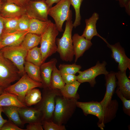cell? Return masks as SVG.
Here are the masks:
<instances>
[{
    "instance_id": "obj_17",
    "label": "cell",
    "mask_w": 130,
    "mask_h": 130,
    "mask_svg": "<svg viewBox=\"0 0 130 130\" xmlns=\"http://www.w3.org/2000/svg\"><path fill=\"white\" fill-rule=\"evenodd\" d=\"M72 38L75 63L85 51L91 47L92 44L91 40L86 39L77 33L74 34Z\"/></svg>"
},
{
    "instance_id": "obj_11",
    "label": "cell",
    "mask_w": 130,
    "mask_h": 130,
    "mask_svg": "<svg viewBox=\"0 0 130 130\" xmlns=\"http://www.w3.org/2000/svg\"><path fill=\"white\" fill-rule=\"evenodd\" d=\"M26 14L31 19L44 21L48 20V11L50 8L45 0H30L25 7Z\"/></svg>"
},
{
    "instance_id": "obj_46",
    "label": "cell",
    "mask_w": 130,
    "mask_h": 130,
    "mask_svg": "<svg viewBox=\"0 0 130 130\" xmlns=\"http://www.w3.org/2000/svg\"></svg>"
},
{
    "instance_id": "obj_35",
    "label": "cell",
    "mask_w": 130,
    "mask_h": 130,
    "mask_svg": "<svg viewBox=\"0 0 130 130\" xmlns=\"http://www.w3.org/2000/svg\"><path fill=\"white\" fill-rule=\"evenodd\" d=\"M116 92L123 103V109L124 113L130 116V100L127 99L122 95L120 90L117 88Z\"/></svg>"
},
{
    "instance_id": "obj_14",
    "label": "cell",
    "mask_w": 130,
    "mask_h": 130,
    "mask_svg": "<svg viewBox=\"0 0 130 130\" xmlns=\"http://www.w3.org/2000/svg\"><path fill=\"white\" fill-rule=\"evenodd\" d=\"M28 31H19L2 33L0 39V49L6 46H15L21 45Z\"/></svg>"
},
{
    "instance_id": "obj_43",
    "label": "cell",
    "mask_w": 130,
    "mask_h": 130,
    "mask_svg": "<svg viewBox=\"0 0 130 130\" xmlns=\"http://www.w3.org/2000/svg\"><path fill=\"white\" fill-rule=\"evenodd\" d=\"M3 18L0 15V39L3 32Z\"/></svg>"
},
{
    "instance_id": "obj_42",
    "label": "cell",
    "mask_w": 130,
    "mask_h": 130,
    "mask_svg": "<svg viewBox=\"0 0 130 130\" xmlns=\"http://www.w3.org/2000/svg\"><path fill=\"white\" fill-rule=\"evenodd\" d=\"M60 0H46L45 1L49 7L50 8L52 6L53 4L55 3H57Z\"/></svg>"
},
{
    "instance_id": "obj_38",
    "label": "cell",
    "mask_w": 130,
    "mask_h": 130,
    "mask_svg": "<svg viewBox=\"0 0 130 130\" xmlns=\"http://www.w3.org/2000/svg\"><path fill=\"white\" fill-rule=\"evenodd\" d=\"M26 130H43L42 123L37 122L28 124L26 126Z\"/></svg>"
},
{
    "instance_id": "obj_28",
    "label": "cell",
    "mask_w": 130,
    "mask_h": 130,
    "mask_svg": "<svg viewBox=\"0 0 130 130\" xmlns=\"http://www.w3.org/2000/svg\"><path fill=\"white\" fill-rule=\"evenodd\" d=\"M41 36L28 32L26 35L21 45L27 51L37 46L40 43Z\"/></svg>"
},
{
    "instance_id": "obj_36",
    "label": "cell",
    "mask_w": 130,
    "mask_h": 130,
    "mask_svg": "<svg viewBox=\"0 0 130 130\" xmlns=\"http://www.w3.org/2000/svg\"><path fill=\"white\" fill-rule=\"evenodd\" d=\"M1 130H26L20 128L8 119L3 125Z\"/></svg>"
},
{
    "instance_id": "obj_24",
    "label": "cell",
    "mask_w": 130,
    "mask_h": 130,
    "mask_svg": "<svg viewBox=\"0 0 130 130\" xmlns=\"http://www.w3.org/2000/svg\"><path fill=\"white\" fill-rule=\"evenodd\" d=\"M81 84L77 80L72 83L65 84L60 90L61 95L68 98H79L77 92Z\"/></svg>"
},
{
    "instance_id": "obj_26",
    "label": "cell",
    "mask_w": 130,
    "mask_h": 130,
    "mask_svg": "<svg viewBox=\"0 0 130 130\" xmlns=\"http://www.w3.org/2000/svg\"><path fill=\"white\" fill-rule=\"evenodd\" d=\"M42 98L41 93L39 89L34 88L29 91L25 97V103L26 106H30L39 103Z\"/></svg>"
},
{
    "instance_id": "obj_40",
    "label": "cell",
    "mask_w": 130,
    "mask_h": 130,
    "mask_svg": "<svg viewBox=\"0 0 130 130\" xmlns=\"http://www.w3.org/2000/svg\"><path fill=\"white\" fill-rule=\"evenodd\" d=\"M20 6L25 7L30 0H4Z\"/></svg>"
},
{
    "instance_id": "obj_32",
    "label": "cell",
    "mask_w": 130,
    "mask_h": 130,
    "mask_svg": "<svg viewBox=\"0 0 130 130\" xmlns=\"http://www.w3.org/2000/svg\"><path fill=\"white\" fill-rule=\"evenodd\" d=\"M71 4L73 7L75 13V18L73 23V27L76 28L80 25L81 17L80 12V7L84 0H70Z\"/></svg>"
},
{
    "instance_id": "obj_37",
    "label": "cell",
    "mask_w": 130,
    "mask_h": 130,
    "mask_svg": "<svg viewBox=\"0 0 130 130\" xmlns=\"http://www.w3.org/2000/svg\"><path fill=\"white\" fill-rule=\"evenodd\" d=\"M63 80L65 84H70L77 81V76L75 75L61 74Z\"/></svg>"
},
{
    "instance_id": "obj_13",
    "label": "cell",
    "mask_w": 130,
    "mask_h": 130,
    "mask_svg": "<svg viewBox=\"0 0 130 130\" xmlns=\"http://www.w3.org/2000/svg\"><path fill=\"white\" fill-rule=\"evenodd\" d=\"M115 72L110 71L105 75L106 89L105 95L103 99L100 103L103 108H106L111 104L115 100H112L117 85V78Z\"/></svg>"
},
{
    "instance_id": "obj_34",
    "label": "cell",
    "mask_w": 130,
    "mask_h": 130,
    "mask_svg": "<svg viewBox=\"0 0 130 130\" xmlns=\"http://www.w3.org/2000/svg\"><path fill=\"white\" fill-rule=\"evenodd\" d=\"M42 123L43 130H66L64 125L58 124L52 121L43 120Z\"/></svg>"
},
{
    "instance_id": "obj_12",
    "label": "cell",
    "mask_w": 130,
    "mask_h": 130,
    "mask_svg": "<svg viewBox=\"0 0 130 130\" xmlns=\"http://www.w3.org/2000/svg\"><path fill=\"white\" fill-rule=\"evenodd\" d=\"M106 44L111 51L112 57L118 64V69L122 72L126 71L128 68L130 70V59L126 55L124 49L120 43L110 45L107 42Z\"/></svg>"
},
{
    "instance_id": "obj_8",
    "label": "cell",
    "mask_w": 130,
    "mask_h": 130,
    "mask_svg": "<svg viewBox=\"0 0 130 130\" xmlns=\"http://www.w3.org/2000/svg\"><path fill=\"white\" fill-rule=\"evenodd\" d=\"M70 0H61L53 7L49 9L48 14L54 20L59 31H63L62 26L64 22L72 19V11Z\"/></svg>"
},
{
    "instance_id": "obj_19",
    "label": "cell",
    "mask_w": 130,
    "mask_h": 130,
    "mask_svg": "<svg viewBox=\"0 0 130 130\" xmlns=\"http://www.w3.org/2000/svg\"><path fill=\"white\" fill-rule=\"evenodd\" d=\"M99 18L98 14L94 12L90 18L86 19L85 20L86 26L81 36L86 39L91 41L94 36H97L105 42L107 41L106 40L99 35L97 31L96 24Z\"/></svg>"
},
{
    "instance_id": "obj_41",
    "label": "cell",
    "mask_w": 130,
    "mask_h": 130,
    "mask_svg": "<svg viewBox=\"0 0 130 130\" xmlns=\"http://www.w3.org/2000/svg\"><path fill=\"white\" fill-rule=\"evenodd\" d=\"M3 112L2 107H0V130L4 124L7 121L6 119H4L1 115L2 113Z\"/></svg>"
},
{
    "instance_id": "obj_10",
    "label": "cell",
    "mask_w": 130,
    "mask_h": 130,
    "mask_svg": "<svg viewBox=\"0 0 130 130\" xmlns=\"http://www.w3.org/2000/svg\"><path fill=\"white\" fill-rule=\"evenodd\" d=\"M106 65L105 61L102 63L98 61L94 66L83 71L79 70L77 76V80L81 83L88 82L91 87H94L96 84L95 78L97 76L102 74L105 75L109 73L106 69Z\"/></svg>"
},
{
    "instance_id": "obj_16",
    "label": "cell",
    "mask_w": 130,
    "mask_h": 130,
    "mask_svg": "<svg viewBox=\"0 0 130 130\" xmlns=\"http://www.w3.org/2000/svg\"><path fill=\"white\" fill-rule=\"evenodd\" d=\"M25 7L4 0L0 10V15L3 18L19 17L26 14Z\"/></svg>"
},
{
    "instance_id": "obj_7",
    "label": "cell",
    "mask_w": 130,
    "mask_h": 130,
    "mask_svg": "<svg viewBox=\"0 0 130 130\" xmlns=\"http://www.w3.org/2000/svg\"><path fill=\"white\" fill-rule=\"evenodd\" d=\"M42 87L41 82L32 80L26 73L16 83L10 85L4 89V90L16 95L19 100L25 104V98L26 93L33 88Z\"/></svg>"
},
{
    "instance_id": "obj_5",
    "label": "cell",
    "mask_w": 130,
    "mask_h": 130,
    "mask_svg": "<svg viewBox=\"0 0 130 130\" xmlns=\"http://www.w3.org/2000/svg\"><path fill=\"white\" fill-rule=\"evenodd\" d=\"M58 33L59 31L55 24L51 22L46 30L41 36L40 48L43 63L57 52L56 39Z\"/></svg>"
},
{
    "instance_id": "obj_31",
    "label": "cell",
    "mask_w": 130,
    "mask_h": 130,
    "mask_svg": "<svg viewBox=\"0 0 130 130\" xmlns=\"http://www.w3.org/2000/svg\"><path fill=\"white\" fill-rule=\"evenodd\" d=\"M80 65L75 63L72 64H60L58 66V69L61 74H68L75 75L81 68Z\"/></svg>"
},
{
    "instance_id": "obj_33",
    "label": "cell",
    "mask_w": 130,
    "mask_h": 130,
    "mask_svg": "<svg viewBox=\"0 0 130 130\" xmlns=\"http://www.w3.org/2000/svg\"><path fill=\"white\" fill-rule=\"evenodd\" d=\"M31 18L25 14L19 18L17 31H28Z\"/></svg>"
},
{
    "instance_id": "obj_47",
    "label": "cell",
    "mask_w": 130,
    "mask_h": 130,
    "mask_svg": "<svg viewBox=\"0 0 130 130\" xmlns=\"http://www.w3.org/2000/svg\"></svg>"
},
{
    "instance_id": "obj_20",
    "label": "cell",
    "mask_w": 130,
    "mask_h": 130,
    "mask_svg": "<svg viewBox=\"0 0 130 130\" xmlns=\"http://www.w3.org/2000/svg\"><path fill=\"white\" fill-rule=\"evenodd\" d=\"M117 79V87L123 95L127 99H130V80L128 78L126 71H119L115 73Z\"/></svg>"
},
{
    "instance_id": "obj_45",
    "label": "cell",
    "mask_w": 130,
    "mask_h": 130,
    "mask_svg": "<svg viewBox=\"0 0 130 130\" xmlns=\"http://www.w3.org/2000/svg\"><path fill=\"white\" fill-rule=\"evenodd\" d=\"M3 0H0V10L2 5L3 3Z\"/></svg>"
},
{
    "instance_id": "obj_22",
    "label": "cell",
    "mask_w": 130,
    "mask_h": 130,
    "mask_svg": "<svg viewBox=\"0 0 130 130\" xmlns=\"http://www.w3.org/2000/svg\"><path fill=\"white\" fill-rule=\"evenodd\" d=\"M51 22L50 20L44 21L36 19H31L28 32L41 36L46 30Z\"/></svg>"
},
{
    "instance_id": "obj_27",
    "label": "cell",
    "mask_w": 130,
    "mask_h": 130,
    "mask_svg": "<svg viewBox=\"0 0 130 130\" xmlns=\"http://www.w3.org/2000/svg\"><path fill=\"white\" fill-rule=\"evenodd\" d=\"M24 68L25 72L30 78L34 81L41 82L40 67L25 61Z\"/></svg>"
},
{
    "instance_id": "obj_25",
    "label": "cell",
    "mask_w": 130,
    "mask_h": 130,
    "mask_svg": "<svg viewBox=\"0 0 130 130\" xmlns=\"http://www.w3.org/2000/svg\"><path fill=\"white\" fill-rule=\"evenodd\" d=\"M25 60L40 67L43 63L40 47L37 46L28 50Z\"/></svg>"
},
{
    "instance_id": "obj_4",
    "label": "cell",
    "mask_w": 130,
    "mask_h": 130,
    "mask_svg": "<svg viewBox=\"0 0 130 130\" xmlns=\"http://www.w3.org/2000/svg\"><path fill=\"white\" fill-rule=\"evenodd\" d=\"M61 94L60 90L51 88L43 89L40 101L35 105V108L41 113L43 121H52L56 96Z\"/></svg>"
},
{
    "instance_id": "obj_23",
    "label": "cell",
    "mask_w": 130,
    "mask_h": 130,
    "mask_svg": "<svg viewBox=\"0 0 130 130\" xmlns=\"http://www.w3.org/2000/svg\"><path fill=\"white\" fill-rule=\"evenodd\" d=\"M19 108L14 106L2 107L3 112L8 119L18 126L22 128H23L25 124L20 119L19 112Z\"/></svg>"
},
{
    "instance_id": "obj_15",
    "label": "cell",
    "mask_w": 130,
    "mask_h": 130,
    "mask_svg": "<svg viewBox=\"0 0 130 130\" xmlns=\"http://www.w3.org/2000/svg\"><path fill=\"white\" fill-rule=\"evenodd\" d=\"M19 112L20 119L24 124L42 122L43 121L41 113L35 107H19Z\"/></svg>"
},
{
    "instance_id": "obj_1",
    "label": "cell",
    "mask_w": 130,
    "mask_h": 130,
    "mask_svg": "<svg viewBox=\"0 0 130 130\" xmlns=\"http://www.w3.org/2000/svg\"><path fill=\"white\" fill-rule=\"evenodd\" d=\"M77 106L81 108L86 116L91 114L98 119V127L103 130L105 124L111 121L116 116L118 104L116 100L106 108H103L100 102L92 101L88 102L77 101Z\"/></svg>"
},
{
    "instance_id": "obj_9",
    "label": "cell",
    "mask_w": 130,
    "mask_h": 130,
    "mask_svg": "<svg viewBox=\"0 0 130 130\" xmlns=\"http://www.w3.org/2000/svg\"><path fill=\"white\" fill-rule=\"evenodd\" d=\"M5 58L11 61L16 67L22 76L25 72L24 64L27 50L21 45L6 46L0 49Z\"/></svg>"
},
{
    "instance_id": "obj_29",
    "label": "cell",
    "mask_w": 130,
    "mask_h": 130,
    "mask_svg": "<svg viewBox=\"0 0 130 130\" xmlns=\"http://www.w3.org/2000/svg\"><path fill=\"white\" fill-rule=\"evenodd\" d=\"M65 84L63 81L61 73L55 66L52 71L50 87L53 89L60 90Z\"/></svg>"
},
{
    "instance_id": "obj_3",
    "label": "cell",
    "mask_w": 130,
    "mask_h": 130,
    "mask_svg": "<svg viewBox=\"0 0 130 130\" xmlns=\"http://www.w3.org/2000/svg\"><path fill=\"white\" fill-rule=\"evenodd\" d=\"M72 19L66 21L65 30L62 37L56 39L57 52L59 54L61 59L67 62H72L74 55L72 38L73 26Z\"/></svg>"
},
{
    "instance_id": "obj_2",
    "label": "cell",
    "mask_w": 130,
    "mask_h": 130,
    "mask_svg": "<svg viewBox=\"0 0 130 130\" xmlns=\"http://www.w3.org/2000/svg\"><path fill=\"white\" fill-rule=\"evenodd\" d=\"M78 98H68L61 94L55 98L52 121L60 125L66 124L72 116L77 106Z\"/></svg>"
},
{
    "instance_id": "obj_6",
    "label": "cell",
    "mask_w": 130,
    "mask_h": 130,
    "mask_svg": "<svg viewBox=\"0 0 130 130\" xmlns=\"http://www.w3.org/2000/svg\"><path fill=\"white\" fill-rule=\"evenodd\" d=\"M21 76L16 67L4 57L0 50V86L4 89Z\"/></svg>"
},
{
    "instance_id": "obj_18",
    "label": "cell",
    "mask_w": 130,
    "mask_h": 130,
    "mask_svg": "<svg viewBox=\"0 0 130 130\" xmlns=\"http://www.w3.org/2000/svg\"><path fill=\"white\" fill-rule=\"evenodd\" d=\"M57 61L53 58L46 62H44L40 67L41 83L43 89L51 88V79L52 73Z\"/></svg>"
},
{
    "instance_id": "obj_30",
    "label": "cell",
    "mask_w": 130,
    "mask_h": 130,
    "mask_svg": "<svg viewBox=\"0 0 130 130\" xmlns=\"http://www.w3.org/2000/svg\"><path fill=\"white\" fill-rule=\"evenodd\" d=\"M19 18H3L2 33H11L17 31Z\"/></svg>"
},
{
    "instance_id": "obj_21",
    "label": "cell",
    "mask_w": 130,
    "mask_h": 130,
    "mask_svg": "<svg viewBox=\"0 0 130 130\" xmlns=\"http://www.w3.org/2000/svg\"><path fill=\"white\" fill-rule=\"evenodd\" d=\"M14 106L19 107H27L19 100L17 96L5 91L0 95V107Z\"/></svg>"
},
{
    "instance_id": "obj_44",
    "label": "cell",
    "mask_w": 130,
    "mask_h": 130,
    "mask_svg": "<svg viewBox=\"0 0 130 130\" xmlns=\"http://www.w3.org/2000/svg\"><path fill=\"white\" fill-rule=\"evenodd\" d=\"M4 91V89L0 86V95Z\"/></svg>"
},
{
    "instance_id": "obj_39",
    "label": "cell",
    "mask_w": 130,
    "mask_h": 130,
    "mask_svg": "<svg viewBox=\"0 0 130 130\" xmlns=\"http://www.w3.org/2000/svg\"><path fill=\"white\" fill-rule=\"evenodd\" d=\"M118 2L120 6L121 7H124L126 12L130 15V0H115Z\"/></svg>"
}]
</instances>
